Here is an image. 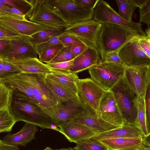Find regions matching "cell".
<instances>
[{
	"instance_id": "6da1fadb",
	"label": "cell",
	"mask_w": 150,
	"mask_h": 150,
	"mask_svg": "<svg viewBox=\"0 0 150 150\" xmlns=\"http://www.w3.org/2000/svg\"><path fill=\"white\" fill-rule=\"evenodd\" d=\"M9 112L16 122L23 121L43 129L57 131L58 125L40 106L27 96L13 93Z\"/></svg>"
},
{
	"instance_id": "7a4b0ae2",
	"label": "cell",
	"mask_w": 150,
	"mask_h": 150,
	"mask_svg": "<svg viewBox=\"0 0 150 150\" xmlns=\"http://www.w3.org/2000/svg\"><path fill=\"white\" fill-rule=\"evenodd\" d=\"M141 36L137 32L125 27L103 23L97 37V49L102 59L106 53L119 51L129 42L138 39Z\"/></svg>"
},
{
	"instance_id": "3957f363",
	"label": "cell",
	"mask_w": 150,
	"mask_h": 150,
	"mask_svg": "<svg viewBox=\"0 0 150 150\" xmlns=\"http://www.w3.org/2000/svg\"><path fill=\"white\" fill-rule=\"evenodd\" d=\"M112 93L124 124L136 127L137 96L127 84L124 75L110 90Z\"/></svg>"
},
{
	"instance_id": "277c9868",
	"label": "cell",
	"mask_w": 150,
	"mask_h": 150,
	"mask_svg": "<svg viewBox=\"0 0 150 150\" xmlns=\"http://www.w3.org/2000/svg\"><path fill=\"white\" fill-rule=\"evenodd\" d=\"M19 74L30 87L37 104L54 120L57 112V103L45 83V75L23 73Z\"/></svg>"
},
{
	"instance_id": "5b68a950",
	"label": "cell",
	"mask_w": 150,
	"mask_h": 150,
	"mask_svg": "<svg viewBox=\"0 0 150 150\" xmlns=\"http://www.w3.org/2000/svg\"><path fill=\"white\" fill-rule=\"evenodd\" d=\"M45 2L69 26L93 18L94 9L84 8L76 0H45Z\"/></svg>"
},
{
	"instance_id": "8992f818",
	"label": "cell",
	"mask_w": 150,
	"mask_h": 150,
	"mask_svg": "<svg viewBox=\"0 0 150 150\" xmlns=\"http://www.w3.org/2000/svg\"><path fill=\"white\" fill-rule=\"evenodd\" d=\"M76 85L78 96L83 107L88 112L98 115L100 101L107 91L91 78L79 79Z\"/></svg>"
},
{
	"instance_id": "52a82bcc",
	"label": "cell",
	"mask_w": 150,
	"mask_h": 150,
	"mask_svg": "<svg viewBox=\"0 0 150 150\" xmlns=\"http://www.w3.org/2000/svg\"><path fill=\"white\" fill-rule=\"evenodd\" d=\"M33 7L27 16L29 21L53 29L64 30L69 26L47 5L45 0H29Z\"/></svg>"
},
{
	"instance_id": "ba28073f",
	"label": "cell",
	"mask_w": 150,
	"mask_h": 150,
	"mask_svg": "<svg viewBox=\"0 0 150 150\" xmlns=\"http://www.w3.org/2000/svg\"><path fill=\"white\" fill-rule=\"evenodd\" d=\"M126 67L123 64L101 63L88 70L91 79L106 91H110L123 76Z\"/></svg>"
},
{
	"instance_id": "9c48e42d",
	"label": "cell",
	"mask_w": 150,
	"mask_h": 150,
	"mask_svg": "<svg viewBox=\"0 0 150 150\" xmlns=\"http://www.w3.org/2000/svg\"><path fill=\"white\" fill-rule=\"evenodd\" d=\"M93 20L102 23H108L120 25L146 35L142 29V24L132 21H128L121 17L106 1L99 0L94 9Z\"/></svg>"
},
{
	"instance_id": "30bf717a",
	"label": "cell",
	"mask_w": 150,
	"mask_h": 150,
	"mask_svg": "<svg viewBox=\"0 0 150 150\" xmlns=\"http://www.w3.org/2000/svg\"><path fill=\"white\" fill-rule=\"evenodd\" d=\"M150 66L126 67L124 76L128 85L136 96H144L150 84Z\"/></svg>"
},
{
	"instance_id": "8fae6325",
	"label": "cell",
	"mask_w": 150,
	"mask_h": 150,
	"mask_svg": "<svg viewBox=\"0 0 150 150\" xmlns=\"http://www.w3.org/2000/svg\"><path fill=\"white\" fill-rule=\"evenodd\" d=\"M138 39L129 42L119 51L121 62L126 67L150 66V57L141 49Z\"/></svg>"
},
{
	"instance_id": "7c38bea8",
	"label": "cell",
	"mask_w": 150,
	"mask_h": 150,
	"mask_svg": "<svg viewBox=\"0 0 150 150\" xmlns=\"http://www.w3.org/2000/svg\"><path fill=\"white\" fill-rule=\"evenodd\" d=\"M101 26V23L92 19L70 26L64 32L76 36L88 46L97 49V38Z\"/></svg>"
},
{
	"instance_id": "4fadbf2b",
	"label": "cell",
	"mask_w": 150,
	"mask_h": 150,
	"mask_svg": "<svg viewBox=\"0 0 150 150\" xmlns=\"http://www.w3.org/2000/svg\"><path fill=\"white\" fill-rule=\"evenodd\" d=\"M98 115L105 121L120 127L124 122L114 97L110 91H107L99 106Z\"/></svg>"
},
{
	"instance_id": "5bb4252c",
	"label": "cell",
	"mask_w": 150,
	"mask_h": 150,
	"mask_svg": "<svg viewBox=\"0 0 150 150\" xmlns=\"http://www.w3.org/2000/svg\"><path fill=\"white\" fill-rule=\"evenodd\" d=\"M12 49L0 57L3 59L10 61L26 58H37L34 46L29 41L28 36L21 35L18 38L10 40Z\"/></svg>"
},
{
	"instance_id": "9a60e30c",
	"label": "cell",
	"mask_w": 150,
	"mask_h": 150,
	"mask_svg": "<svg viewBox=\"0 0 150 150\" xmlns=\"http://www.w3.org/2000/svg\"><path fill=\"white\" fill-rule=\"evenodd\" d=\"M102 63L100 54L95 47L89 46L74 59L70 73L78 74Z\"/></svg>"
},
{
	"instance_id": "2e32d148",
	"label": "cell",
	"mask_w": 150,
	"mask_h": 150,
	"mask_svg": "<svg viewBox=\"0 0 150 150\" xmlns=\"http://www.w3.org/2000/svg\"><path fill=\"white\" fill-rule=\"evenodd\" d=\"M59 127L60 132L69 142L76 144L90 139L96 134L89 128L76 123L70 122Z\"/></svg>"
},
{
	"instance_id": "e0dca14e",
	"label": "cell",
	"mask_w": 150,
	"mask_h": 150,
	"mask_svg": "<svg viewBox=\"0 0 150 150\" xmlns=\"http://www.w3.org/2000/svg\"><path fill=\"white\" fill-rule=\"evenodd\" d=\"M71 122L85 126L96 134L120 127L107 122L97 115L91 114L85 110L83 113L74 119Z\"/></svg>"
},
{
	"instance_id": "ac0fdd59",
	"label": "cell",
	"mask_w": 150,
	"mask_h": 150,
	"mask_svg": "<svg viewBox=\"0 0 150 150\" xmlns=\"http://www.w3.org/2000/svg\"><path fill=\"white\" fill-rule=\"evenodd\" d=\"M0 23L12 28L22 35L28 36L48 28L28 20L6 16H0Z\"/></svg>"
},
{
	"instance_id": "d6986e66",
	"label": "cell",
	"mask_w": 150,
	"mask_h": 150,
	"mask_svg": "<svg viewBox=\"0 0 150 150\" xmlns=\"http://www.w3.org/2000/svg\"><path fill=\"white\" fill-rule=\"evenodd\" d=\"M57 112L54 120L59 126L71 122L85 110L81 105L71 101L63 103H57Z\"/></svg>"
},
{
	"instance_id": "ffe728a7",
	"label": "cell",
	"mask_w": 150,
	"mask_h": 150,
	"mask_svg": "<svg viewBox=\"0 0 150 150\" xmlns=\"http://www.w3.org/2000/svg\"><path fill=\"white\" fill-rule=\"evenodd\" d=\"M38 130L37 126L25 123L18 132L14 134L8 133L3 137L2 141L7 145L25 146L35 139V134Z\"/></svg>"
},
{
	"instance_id": "44dd1931",
	"label": "cell",
	"mask_w": 150,
	"mask_h": 150,
	"mask_svg": "<svg viewBox=\"0 0 150 150\" xmlns=\"http://www.w3.org/2000/svg\"><path fill=\"white\" fill-rule=\"evenodd\" d=\"M143 135L135 126L124 124L118 128L96 134L90 139L99 141L103 139L120 138H141Z\"/></svg>"
},
{
	"instance_id": "7402d4cb",
	"label": "cell",
	"mask_w": 150,
	"mask_h": 150,
	"mask_svg": "<svg viewBox=\"0 0 150 150\" xmlns=\"http://www.w3.org/2000/svg\"><path fill=\"white\" fill-rule=\"evenodd\" d=\"M17 67L21 73L46 75L52 72L46 64L38 58H26L8 61Z\"/></svg>"
},
{
	"instance_id": "603a6c76",
	"label": "cell",
	"mask_w": 150,
	"mask_h": 150,
	"mask_svg": "<svg viewBox=\"0 0 150 150\" xmlns=\"http://www.w3.org/2000/svg\"><path fill=\"white\" fill-rule=\"evenodd\" d=\"M98 141L107 150H134L142 143V137L108 139Z\"/></svg>"
},
{
	"instance_id": "cb8c5ba5",
	"label": "cell",
	"mask_w": 150,
	"mask_h": 150,
	"mask_svg": "<svg viewBox=\"0 0 150 150\" xmlns=\"http://www.w3.org/2000/svg\"><path fill=\"white\" fill-rule=\"evenodd\" d=\"M0 81L13 93L25 95L36 103L31 88L19 74L0 79Z\"/></svg>"
},
{
	"instance_id": "d4e9b609",
	"label": "cell",
	"mask_w": 150,
	"mask_h": 150,
	"mask_svg": "<svg viewBox=\"0 0 150 150\" xmlns=\"http://www.w3.org/2000/svg\"><path fill=\"white\" fill-rule=\"evenodd\" d=\"M44 80L46 86L57 103H63L71 101L82 105L78 96L46 78L45 75Z\"/></svg>"
},
{
	"instance_id": "484cf974",
	"label": "cell",
	"mask_w": 150,
	"mask_h": 150,
	"mask_svg": "<svg viewBox=\"0 0 150 150\" xmlns=\"http://www.w3.org/2000/svg\"><path fill=\"white\" fill-rule=\"evenodd\" d=\"M45 76L78 96L76 83L79 78L77 74L52 71V73L45 75Z\"/></svg>"
},
{
	"instance_id": "4316f807",
	"label": "cell",
	"mask_w": 150,
	"mask_h": 150,
	"mask_svg": "<svg viewBox=\"0 0 150 150\" xmlns=\"http://www.w3.org/2000/svg\"><path fill=\"white\" fill-rule=\"evenodd\" d=\"M64 30L48 28L31 36H28V38L31 43L34 46L47 41L53 38L62 34L64 32Z\"/></svg>"
},
{
	"instance_id": "83f0119b",
	"label": "cell",
	"mask_w": 150,
	"mask_h": 150,
	"mask_svg": "<svg viewBox=\"0 0 150 150\" xmlns=\"http://www.w3.org/2000/svg\"><path fill=\"white\" fill-rule=\"evenodd\" d=\"M137 115L136 127L143 135L146 136L150 133L148 131L146 125L144 96L141 95L137 96Z\"/></svg>"
},
{
	"instance_id": "f1b7e54d",
	"label": "cell",
	"mask_w": 150,
	"mask_h": 150,
	"mask_svg": "<svg viewBox=\"0 0 150 150\" xmlns=\"http://www.w3.org/2000/svg\"><path fill=\"white\" fill-rule=\"evenodd\" d=\"M119 8L118 14L125 20L131 21L132 16L137 7L134 0H116Z\"/></svg>"
},
{
	"instance_id": "f546056e",
	"label": "cell",
	"mask_w": 150,
	"mask_h": 150,
	"mask_svg": "<svg viewBox=\"0 0 150 150\" xmlns=\"http://www.w3.org/2000/svg\"><path fill=\"white\" fill-rule=\"evenodd\" d=\"M0 2L5 5L16 9L25 16L29 13L33 7L29 0H0Z\"/></svg>"
},
{
	"instance_id": "4dcf8cb0",
	"label": "cell",
	"mask_w": 150,
	"mask_h": 150,
	"mask_svg": "<svg viewBox=\"0 0 150 150\" xmlns=\"http://www.w3.org/2000/svg\"><path fill=\"white\" fill-rule=\"evenodd\" d=\"M16 122L9 108L0 110V133L10 132Z\"/></svg>"
},
{
	"instance_id": "1f68e13d",
	"label": "cell",
	"mask_w": 150,
	"mask_h": 150,
	"mask_svg": "<svg viewBox=\"0 0 150 150\" xmlns=\"http://www.w3.org/2000/svg\"><path fill=\"white\" fill-rule=\"evenodd\" d=\"M64 47L61 43L56 44L50 46L44 51L39 56V60L46 64L49 63Z\"/></svg>"
},
{
	"instance_id": "d6a6232c",
	"label": "cell",
	"mask_w": 150,
	"mask_h": 150,
	"mask_svg": "<svg viewBox=\"0 0 150 150\" xmlns=\"http://www.w3.org/2000/svg\"><path fill=\"white\" fill-rule=\"evenodd\" d=\"M73 149L75 150H107L98 141L90 139L77 144Z\"/></svg>"
},
{
	"instance_id": "836d02e7",
	"label": "cell",
	"mask_w": 150,
	"mask_h": 150,
	"mask_svg": "<svg viewBox=\"0 0 150 150\" xmlns=\"http://www.w3.org/2000/svg\"><path fill=\"white\" fill-rule=\"evenodd\" d=\"M13 92L0 81V110L9 108Z\"/></svg>"
},
{
	"instance_id": "e575fe53",
	"label": "cell",
	"mask_w": 150,
	"mask_h": 150,
	"mask_svg": "<svg viewBox=\"0 0 150 150\" xmlns=\"http://www.w3.org/2000/svg\"><path fill=\"white\" fill-rule=\"evenodd\" d=\"M21 35L12 28L0 23V40H14Z\"/></svg>"
},
{
	"instance_id": "d590c367",
	"label": "cell",
	"mask_w": 150,
	"mask_h": 150,
	"mask_svg": "<svg viewBox=\"0 0 150 150\" xmlns=\"http://www.w3.org/2000/svg\"><path fill=\"white\" fill-rule=\"evenodd\" d=\"M140 14L139 23H143L147 27L150 26V0L146 1L139 7Z\"/></svg>"
},
{
	"instance_id": "8d00e7d4",
	"label": "cell",
	"mask_w": 150,
	"mask_h": 150,
	"mask_svg": "<svg viewBox=\"0 0 150 150\" xmlns=\"http://www.w3.org/2000/svg\"><path fill=\"white\" fill-rule=\"evenodd\" d=\"M58 39L59 41L64 47L84 42L82 40L76 36L64 32L59 35Z\"/></svg>"
},
{
	"instance_id": "74e56055",
	"label": "cell",
	"mask_w": 150,
	"mask_h": 150,
	"mask_svg": "<svg viewBox=\"0 0 150 150\" xmlns=\"http://www.w3.org/2000/svg\"><path fill=\"white\" fill-rule=\"evenodd\" d=\"M74 59L70 61L53 63H47V65L52 71L62 73H69Z\"/></svg>"
},
{
	"instance_id": "f35d334b",
	"label": "cell",
	"mask_w": 150,
	"mask_h": 150,
	"mask_svg": "<svg viewBox=\"0 0 150 150\" xmlns=\"http://www.w3.org/2000/svg\"><path fill=\"white\" fill-rule=\"evenodd\" d=\"M76 57L74 55L67 49L66 47H64L55 57L49 63L68 62L73 60Z\"/></svg>"
},
{
	"instance_id": "ab89813d",
	"label": "cell",
	"mask_w": 150,
	"mask_h": 150,
	"mask_svg": "<svg viewBox=\"0 0 150 150\" xmlns=\"http://www.w3.org/2000/svg\"><path fill=\"white\" fill-rule=\"evenodd\" d=\"M4 60V64L0 74V79L21 73L20 70L13 64L9 61Z\"/></svg>"
},
{
	"instance_id": "60d3db41",
	"label": "cell",
	"mask_w": 150,
	"mask_h": 150,
	"mask_svg": "<svg viewBox=\"0 0 150 150\" xmlns=\"http://www.w3.org/2000/svg\"><path fill=\"white\" fill-rule=\"evenodd\" d=\"M119 51H113L105 54L101 59L102 63L124 65L122 63L119 57Z\"/></svg>"
},
{
	"instance_id": "b9f144b4",
	"label": "cell",
	"mask_w": 150,
	"mask_h": 150,
	"mask_svg": "<svg viewBox=\"0 0 150 150\" xmlns=\"http://www.w3.org/2000/svg\"><path fill=\"white\" fill-rule=\"evenodd\" d=\"M150 85L148 87L144 96L146 123L148 131L150 133Z\"/></svg>"
},
{
	"instance_id": "7bdbcfd3",
	"label": "cell",
	"mask_w": 150,
	"mask_h": 150,
	"mask_svg": "<svg viewBox=\"0 0 150 150\" xmlns=\"http://www.w3.org/2000/svg\"><path fill=\"white\" fill-rule=\"evenodd\" d=\"M59 35L56 36L49 40L34 46L35 52L40 56L45 50L50 46L58 43H61L59 40Z\"/></svg>"
},
{
	"instance_id": "ee69618b",
	"label": "cell",
	"mask_w": 150,
	"mask_h": 150,
	"mask_svg": "<svg viewBox=\"0 0 150 150\" xmlns=\"http://www.w3.org/2000/svg\"><path fill=\"white\" fill-rule=\"evenodd\" d=\"M138 41L141 49L150 57V38L146 35L141 36L138 39Z\"/></svg>"
},
{
	"instance_id": "f6af8a7d",
	"label": "cell",
	"mask_w": 150,
	"mask_h": 150,
	"mask_svg": "<svg viewBox=\"0 0 150 150\" xmlns=\"http://www.w3.org/2000/svg\"><path fill=\"white\" fill-rule=\"evenodd\" d=\"M88 46L86 43L83 42L67 47L66 48L76 57L83 52Z\"/></svg>"
},
{
	"instance_id": "bcb514c9",
	"label": "cell",
	"mask_w": 150,
	"mask_h": 150,
	"mask_svg": "<svg viewBox=\"0 0 150 150\" xmlns=\"http://www.w3.org/2000/svg\"><path fill=\"white\" fill-rule=\"evenodd\" d=\"M12 49L10 40H0V57Z\"/></svg>"
},
{
	"instance_id": "7dc6e473",
	"label": "cell",
	"mask_w": 150,
	"mask_h": 150,
	"mask_svg": "<svg viewBox=\"0 0 150 150\" xmlns=\"http://www.w3.org/2000/svg\"><path fill=\"white\" fill-rule=\"evenodd\" d=\"M99 0H76V1L84 8L94 9Z\"/></svg>"
},
{
	"instance_id": "c3c4849f",
	"label": "cell",
	"mask_w": 150,
	"mask_h": 150,
	"mask_svg": "<svg viewBox=\"0 0 150 150\" xmlns=\"http://www.w3.org/2000/svg\"><path fill=\"white\" fill-rule=\"evenodd\" d=\"M0 150H20L18 146L9 145L4 143L0 139Z\"/></svg>"
},
{
	"instance_id": "681fc988",
	"label": "cell",
	"mask_w": 150,
	"mask_h": 150,
	"mask_svg": "<svg viewBox=\"0 0 150 150\" xmlns=\"http://www.w3.org/2000/svg\"><path fill=\"white\" fill-rule=\"evenodd\" d=\"M150 133L146 136L143 135L142 137V144L145 146H150Z\"/></svg>"
},
{
	"instance_id": "f907efd6",
	"label": "cell",
	"mask_w": 150,
	"mask_h": 150,
	"mask_svg": "<svg viewBox=\"0 0 150 150\" xmlns=\"http://www.w3.org/2000/svg\"><path fill=\"white\" fill-rule=\"evenodd\" d=\"M134 150H150V146H145L142 144Z\"/></svg>"
},
{
	"instance_id": "816d5d0a",
	"label": "cell",
	"mask_w": 150,
	"mask_h": 150,
	"mask_svg": "<svg viewBox=\"0 0 150 150\" xmlns=\"http://www.w3.org/2000/svg\"><path fill=\"white\" fill-rule=\"evenodd\" d=\"M4 64V61L0 58V74L3 69Z\"/></svg>"
},
{
	"instance_id": "f5cc1de1",
	"label": "cell",
	"mask_w": 150,
	"mask_h": 150,
	"mask_svg": "<svg viewBox=\"0 0 150 150\" xmlns=\"http://www.w3.org/2000/svg\"><path fill=\"white\" fill-rule=\"evenodd\" d=\"M146 35L149 38H150V26L147 27V28L146 29L145 32Z\"/></svg>"
},
{
	"instance_id": "db71d44e",
	"label": "cell",
	"mask_w": 150,
	"mask_h": 150,
	"mask_svg": "<svg viewBox=\"0 0 150 150\" xmlns=\"http://www.w3.org/2000/svg\"><path fill=\"white\" fill-rule=\"evenodd\" d=\"M55 150H75L73 148L69 147L66 148H62L59 149H56Z\"/></svg>"
},
{
	"instance_id": "11a10c76",
	"label": "cell",
	"mask_w": 150,
	"mask_h": 150,
	"mask_svg": "<svg viewBox=\"0 0 150 150\" xmlns=\"http://www.w3.org/2000/svg\"><path fill=\"white\" fill-rule=\"evenodd\" d=\"M42 150H53L52 149L49 147H47Z\"/></svg>"
}]
</instances>
